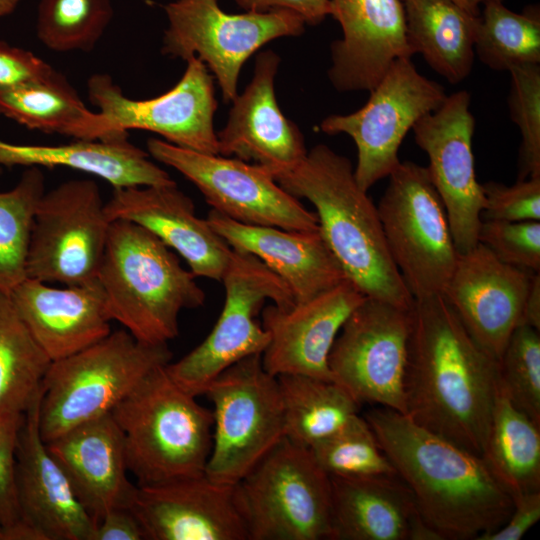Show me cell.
Masks as SVG:
<instances>
[{
    "instance_id": "6da1fadb",
    "label": "cell",
    "mask_w": 540,
    "mask_h": 540,
    "mask_svg": "<svg viewBox=\"0 0 540 540\" xmlns=\"http://www.w3.org/2000/svg\"><path fill=\"white\" fill-rule=\"evenodd\" d=\"M497 381L498 361L442 295L414 299L404 377L409 419L481 456Z\"/></svg>"
},
{
    "instance_id": "7a4b0ae2",
    "label": "cell",
    "mask_w": 540,
    "mask_h": 540,
    "mask_svg": "<svg viewBox=\"0 0 540 540\" xmlns=\"http://www.w3.org/2000/svg\"><path fill=\"white\" fill-rule=\"evenodd\" d=\"M363 417L442 540H482L507 521L514 501L481 456L390 408Z\"/></svg>"
},
{
    "instance_id": "3957f363",
    "label": "cell",
    "mask_w": 540,
    "mask_h": 540,
    "mask_svg": "<svg viewBox=\"0 0 540 540\" xmlns=\"http://www.w3.org/2000/svg\"><path fill=\"white\" fill-rule=\"evenodd\" d=\"M272 177L315 207L319 231L351 283L366 297L411 308L414 298L390 256L377 206L347 157L319 144Z\"/></svg>"
},
{
    "instance_id": "277c9868",
    "label": "cell",
    "mask_w": 540,
    "mask_h": 540,
    "mask_svg": "<svg viewBox=\"0 0 540 540\" xmlns=\"http://www.w3.org/2000/svg\"><path fill=\"white\" fill-rule=\"evenodd\" d=\"M177 255L145 228L113 220L97 274L108 314L138 341L168 344L183 309L200 307L205 293Z\"/></svg>"
},
{
    "instance_id": "5b68a950",
    "label": "cell",
    "mask_w": 540,
    "mask_h": 540,
    "mask_svg": "<svg viewBox=\"0 0 540 540\" xmlns=\"http://www.w3.org/2000/svg\"><path fill=\"white\" fill-rule=\"evenodd\" d=\"M111 414L137 485L205 473L212 449V411L182 389L166 365L153 370Z\"/></svg>"
},
{
    "instance_id": "8992f818",
    "label": "cell",
    "mask_w": 540,
    "mask_h": 540,
    "mask_svg": "<svg viewBox=\"0 0 540 540\" xmlns=\"http://www.w3.org/2000/svg\"><path fill=\"white\" fill-rule=\"evenodd\" d=\"M171 359L167 344H147L121 329L51 362L39 408L42 439L47 443L111 413L153 370Z\"/></svg>"
},
{
    "instance_id": "52a82bcc",
    "label": "cell",
    "mask_w": 540,
    "mask_h": 540,
    "mask_svg": "<svg viewBox=\"0 0 540 540\" xmlns=\"http://www.w3.org/2000/svg\"><path fill=\"white\" fill-rule=\"evenodd\" d=\"M237 491L249 540H332L330 477L310 448L282 439Z\"/></svg>"
},
{
    "instance_id": "ba28073f",
    "label": "cell",
    "mask_w": 540,
    "mask_h": 540,
    "mask_svg": "<svg viewBox=\"0 0 540 540\" xmlns=\"http://www.w3.org/2000/svg\"><path fill=\"white\" fill-rule=\"evenodd\" d=\"M203 395L213 405L212 449L205 474L237 484L285 438L277 377L256 354L224 370Z\"/></svg>"
},
{
    "instance_id": "9c48e42d",
    "label": "cell",
    "mask_w": 540,
    "mask_h": 540,
    "mask_svg": "<svg viewBox=\"0 0 540 540\" xmlns=\"http://www.w3.org/2000/svg\"><path fill=\"white\" fill-rule=\"evenodd\" d=\"M388 177L377 209L390 256L414 299L442 295L458 251L427 167L400 162Z\"/></svg>"
},
{
    "instance_id": "30bf717a",
    "label": "cell",
    "mask_w": 540,
    "mask_h": 540,
    "mask_svg": "<svg viewBox=\"0 0 540 540\" xmlns=\"http://www.w3.org/2000/svg\"><path fill=\"white\" fill-rule=\"evenodd\" d=\"M221 281L225 302L213 329L192 351L166 365L170 377L196 397L231 365L266 349L269 335L255 317L267 299L279 308L295 304L284 281L250 253L232 249Z\"/></svg>"
},
{
    "instance_id": "8fae6325",
    "label": "cell",
    "mask_w": 540,
    "mask_h": 540,
    "mask_svg": "<svg viewBox=\"0 0 540 540\" xmlns=\"http://www.w3.org/2000/svg\"><path fill=\"white\" fill-rule=\"evenodd\" d=\"M165 12L168 28L162 52L201 60L214 74L225 102L237 96L240 70L254 52L274 39L301 35L305 26L290 10L228 14L217 0H175Z\"/></svg>"
},
{
    "instance_id": "7c38bea8",
    "label": "cell",
    "mask_w": 540,
    "mask_h": 540,
    "mask_svg": "<svg viewBox=\"0 0 540 540\" xmlns=\"http://www.w3.org/2000/svg\"><path fill=\"white\" fill-rule=\"evenodd\" d=\"M369 92L368 101L357 111L327 116L319 125L326 134L344 133L353 139L357 148L355 179L367 192L398 166L406 134L447 96L444 87L422 75L411 58L395 60Z\"/></svg>"
},
{
    "instance_id": "4fadbf2b",
    "label": "cell",
    "mask_w": 540,
    "mask_h": 540,
    "mask_svg": "<svg viewBox=\"0 0 540 540\" xmlns=\"http://www.w3.org/2000/svg\"><path fill=\"white\" fill-rule=\"evenodd\" d=\"M111 223L91 179L68 180L45 191L34 214L27 278L61 285L97 279Z\"/></svg>"
},
{
    "instance_id": "5bb4252c",
    "label": "cell",
    "mask_w": 540,
    "mask_h": 540,
    "mask_svg": "<svg viewBox=\"0 0 540 540\" xmlns=\"http://www.w3.org/2000/svg\"><path fill=\"white\" fill-rule=\"evenodd\" d=\"M148 154L191 181L217 212L244 224L318 230L316 214L285 191L260 165L201 153L165 140L147 141Z\"/></svg>"
},
{
    "instance_id": "9a60e30c",
    "label": "cell",
    "mask_w": 540,
    "mask_h": 540,
    "mask_svg": "<svg viewBox=\"0 0 540 540\" xmlns=\"http://www.w3.org/2000/svg\"><path fill=\"white\" fill-rule=\"evenodd\" d=\"M410 309L366 297L343 324L329 354L333 381L361 405L405 415Z\"/></svg>"
},
{
    "instance_id": "2e32d148",
    "label": "cell",
    "mask_w": 540,
    "mask_h": 540,
    "mask_svg": "<svg viewBox=\"0 0 540 540\" xmlns=\"http://www.w3.org/2000/svg\"><path fill=\"white\" fill-rule=\"evenodd\" d=\"M186 61L181 79L160 96L131 99L109 75L94 74L87 82L89 100L122 131L146 130L178 147L218 155L213 122L217 109L213 78L197 57Z\"/></svg>"
},
{
    "instance_id": "e0dca14e",
    "label": "cell",
    "mask_w": 540,
    "mask_h": 540,
    "mask_svg": "<svg viewBox=\"0 0 540 540\" xmlns=\"http://www.w3.org/2000/svg\"><path fill=\"white\" fill-rule=\"evenodd\" d=\"M470 104L466 90L454 92L412 128L415 143L428 156L427 170L443 202L458 253L477 245L484 205L475 174V119Z\"/></svg>"
},
{
    "instance_id": "ac0fdd59",
    "label": "cell",
    "mask_w": 540,
    "mask_h": 540,
    "mask_svg": "<svg viewBox=\"0 0 540 540\" xmlns=\"http://www.w3.org/2000/svg\"><path fill=\"white\" fill-rule=\"evenodd\" d=\"M129 508L148 540H249L237 484L205 473L137 485Z\"/></svg>"
},
{
    "instance_id": "d6986e66",
    "label": "cell",
    "mask_w": 540,
    "mask_h": 540,
    "mask_svg": "<svg viewBox=\"0 0 540 540\" xmlns=\"http://www.w3.org/2000/svg\"><path fill=\"white\" fill-rule=\"evenodd\" d=\"M43 388L24 412L16 452L20 540H94L96 521L49 452L39 428Z\"/></svg>"
},
{
    "instance_id": "ffe728a7",
    "label": "cell",
    "mask_w": 540,
    "mask_h": 540,
    "mask_svg": "<svg viewBox=\"0 0 540 540\" xmlns=\"http://www.w3.org/2000/svg\"><path fill=\"white\" fill-rule=\"evenodd\" d=\"M533 274L504 263L479 242L458 253L442 296L474 340L497 361L520 324Z\"/></svg>"
},
{
    "instance_id": "44dd1931",
    "label": "cell",
    "mask_w": 540,
    "mask_h": 540,
    "mask_svg": "<svg viewBox=\"0 0 540 540\" xmlns=\"http://www.w3.org/2000/svg\"><path fill=\"white\" fill-rule=\"evenodd\" d=\"M366 296L349 280L289 308L262 311L269 343L261 354L272 375L303 374L333 381L328 359L347 318Z\"/></svg>"
},
{
    "instance_id": "7402d4cb",
    "label": "cell",
    "mask_w": 540,
    "mask_h": 540,
    "mask_svg": "<svg viewBox=\"0 0 540 540\" xmlns=\"http://www.w3.org/2000/svg\"><path fill=\"white\" fill-rule=\"evenodd\" d=\"M111 221H131L179 254L196 277L221 281L232 252L176 183L114 188L105 203Z\"/></svg>"
},
{
    "instance_id": "603a6c76",
    "label": "cell",
    "mask_w": 540,
    "mask_h": 540,
    "mask_svg": "<svg viewBox=\"0 0 540 540\" xmlns=\"http://www.w3.org/2000/svg\"><path fill=\"white\" fill-rule=\"evenodd\" d=\"M279 62L272 50L257 55L250 83L232 101L227 123L217 133L219 155L253 160L271 176L293 168L307 154L300 129L284 116L275 97Z\"/></svg>"
},
{
    "instance_id": "cb8c5ba5",
    "label": "cell",
    "mask_w": 540,
    "mask_h": 540,
    "mask_svg": "<svg viewBox=\"0 0 540 540\" xmlns=\"http://www.w3.org/2000/svg\"><path fill=\"white\" fill-rule=\"evenodd\" d=\"M330 1L343 33L331 44L328 71L338 91H370L395 60L411 58L402 0Z\"/></svg>"
},
{
    "instance_id": "d4e9b609",
    "label": "cell",
    "mask_w": 540,
    "mask_h": 540,
    "mask_svg": "<svg viewBox=\"0 0 540 540\" xmlns=\"http://www.w3.org/2000/svg\"><path fill=\"white\" fill-rule=\"evenodd\" d=\"M9 297L28 331L52 362L75 354L111 333V318L98 279L54 287L26 278Z\"/></svg>"
},
{
    "instance_id": "484cf974",
    "label": "cell",
    "mask_w": 540,
    "mask_h": 540,
    "mask_svg": "<svg viewBox=\"0 0 540 540\" xmlns=\"http://www.w3.org/2000/svg\"><path fill=\"white\" fill-rule=\"evenodd\" d=\"M207 221L233 250L256 256L279 276L295 303L348 280L319 229L295 231L244 224L214 209Z\"/></svg>"
},
{
    "instance_id": "4316f807",
    "label": "cell",
    "mask_w": 540,
    "mask_h": 540,
    "mask_svg": "<svg viewBox=\"0 0 540 540\" xmlns=\"http://www.w3.org/2000/svg\"><path fill=\"white\" fill-rule=\"evenodd\" d=\"M46 446L96 523L108 511L130 506L137 485L128 479L123 435L111 413L68 430Z\"/></svg>"
},
{
    "instance_id": "83f0119b",
    "label": "cell",
    "mask_w": 540,
    "mask_h": 540,
    "mask_svg": "<svg viewBox=\"0 0 540 540\" xmlns=\"http://www.w3.org/2000/svg\"><path fill=\"white\" fill-rule=\"evenodd\" d=\"M329 477L332 540H442L398 475Z\"/></svg>"
},
{
    "instance_id": "f1b7e54d",
    "label": "cell",
    "mask_w": 540,
    "mask_h": 540,
    "mask_svg": "<svg viewBox=\"0 0 540 540\" xmlns=\"http://www.w3.org/2000/svg\"><path fill=\"white\" fill-rule=\"evenodd\" d=\"M66 167L98 176L113 188L168 185V173L127 139L63 145H21L0 140V167Z\"/></svg>"
},
{
    "instance_id": "f546056e",
    "label": "cell",
    "mask_w": 540,
    "mask_h": 540,
    "mask_svg": "<svg viewBox=\"0 0 540 540\" xmlns=\"http://www.w3.org/2000/svg\"><path fill=\"white\" fill-rule=\"evenodd\" d=\"M0 115L29 128L84 141L127 139L100 112L89 110L58 73L50 78L0 88Z\"/></svg>"
},
{
    "instance_id": "4dcf8cb0",
    "label": "cell",
    "mask_w": 540,
    "mask_h": 540,
    "mask_svg": "<svg viewBox=\"0 0 540 540\" xmlns=\"http://www.w3.org/2000/svg\"><path fill=\"white\" fill-rule=\"evenodd\" d=\"M413 54L455 85L472 71L479 15L453 0H402Z\"/></svg>"
},
{
    "instance_id": "1f68e13d",
    "label": "cell",
    "mask_w": 540,
    "mask_h": 540,
    "mask_svg": "<svg viewBox=\"0 0 540 540\" xmlns=\"http://www.w3.org/2000/svg\"><path fill=\"white\" fill-rule=\"evenodd\" d=\"M481 457L513 501L540 491V425L509 400L499 380Z\"/></svg>"
},
{
    "instance_id": "d6a6232c",
    "label": "cell",
    "mask_w": 540,
    "mask_h": 540,
    "mask_svg": "<svg viewBox=\"0 0 540 540\" xmlns=\"http://www.w3.org/2000/svg\"><path fill=\"white\" fill-rule=\"evenodd\" d=\"M285 438L311 448L358 414L360 404L340 384L303 374L276 376Z\"/></svg>"
},
{
    "instance_id": "836d02e7",
    "label": "cell",
    "mask_w": 540,
    "mask_h": 540,
    "mask_svg": "<svg viewBox=\"0 0 540 540\" xmlns=\"http://www.w3.org/2000/svg\"><path fill=\"white\" fill-rule=\"evenodd\" d=\"M51 362L9 295L0 292V416L27 410L41 390Z\"/></svg>"
},
{
    "instance_id": "e575fe53",
    "label": "cell",
    "mask_w": 540,
    "mask_h": 540,
    "mask_svg": "<svg viewBox=\"0 0 540 540\" xmlns=\"http://www.w3.org/2000/svg\"><path fill=\"white\" fill-rule=\"evenodd\" d=\"M475 55L497 71L540 64L539 6L529 5L516 13L501 1L485 3L477 25Z\"/></svg>"
},
{
    "instance_id": "d590c367",
    "label": "cell",
    "mask_w": 540,
    "mask_h": 540,
    "mask_svg": "<svg viewBox=\"0 0 540 540\" xmlns=\"http://www.w3.org/2000/svg\"><path fill=\"white\" fill-rule=\"evenodd\" d=\"M45 192L39 167H29L15 187L0 192V292L27 278L26 264L37 204Z\"/></svg>"
},
{
    "instance_id": "8d00e7d4",
    "label": "cell",
    "mask_w": 540,
    "mask_h": 540,
    "mask_svg": "<svg viewBox=\"0 0 540 540\" xmlns=\"http://www.w3.org/2000/svg\"><path fill=\"white\" fill-rule=\"evenodd\" d=\"M112 17L111 0H40L37 37L57 52L90 51Z\"/></svg>"
},
{
    "instance_id": "74e56055",
    "label": "cell",
    "mask_w": 540,
    "mask_h": 540,
    "mask_svg": "<svg viewBox=\"0 0 540 540\" xmlns=\"http://www.w3.org/2000/svg\"><path fill=\"white\" fill-rule=\"evenodd\" d=\"M310 450L317 464L329 476L397 475L372 428L359 414Z\"/></svg>"
},
{
    "instance_id": "f35d334b",
    "label": "cell",
    "mask_w": 540,
    "mask_h": 540,
    "mask_svg": "<svg viewBox=\"0 0 540 540\" xmlns=\"http://www.w3.org/2000/svg\"><path fill=\"white\" fill-rule=\"evenodd\" d=\"M540 330L519 324L499 360L498 380L509 400L540 425Z\"/></svg>"
},
{
    "instance_id": "ab89813d",
    "label": "cell",
    "mask_w": 540,
    "mask_h": 540,
    "mask_svg": "<svg viewBox=\"0 0 540 540\" xmlns=\"http://www.w3.org/2000/svg\"><path fill=\"white\" fill-rule=\"evenodd\" d=\"M508 107L521 135L518 179L540 177V64L512 67Z\"/></svg>"
},
{
    "instance_id": "60d3db41",
    "label": "cell",
    "mask_w": 540,
    "mask_h": 540,
    "mask_svg": "<svg viewBox=\"0 0 540 540\" xmlns=\"http://www.w3.org/2000/svg\"><path fill=\"white\" fill-rule=\"evenodd\" d=\"M478 242L504 263L540 272V221L481 220Z\"/></svg>"
},
{
    "instance_id": "b9f144b4",
    "label": "cell",
    "mask_w": 540,
    "mask_h": 540,
    "mask_svg": "<svg viewBox=\"0 0 540 540\" xmlns=\"http://www.w3.org/2000/svg\"><path fill=\"white\" fill-rule=\"evenodd\" d=\"M481 187V220L540 221V177L518 179L512 186L489 181Z\"/></svg>"
},
{
    "instance_id": "7bdbcfd3",
    "label": "cell",
    "mask_w": 540,
    "mask_h": 540,
    "mask_svg": "<svg viewBox=\"0 0 540 540\" xmlns=\"http://www.w3.org/2000/svg\"><path fill=\"white\" fill-rule=\"evenodd\" d=\"M24 413L0 416V528L7 540H19L20 515L16 491V452Z\"/></svg>"
},
{
    "instance_id": "ee69618b",
    "label": "cell",
    "mask_w": 540,
    "mask_h": 540,
    "mask_svg": "<svg viewBox=\"0 0 540 540\" xmlns=\"http://www.w3.org/2000/svg\"><path fill=\"white\" fill-rule=\"evenodd\" d=\"M56 73L32 52L0 41V88L44 80Z\"/></svg>"
},
{
    "instance_id": "f6af8a7d",
    "label": "cell",
    "mask_w": 540,
    "mask_h": 540,
    "mask_svg": "<svg viewBox=\"0 0 540 540\" xmlns=\"http://www.w3.org/2000/svg\"><path fill=\"white\" fill-rule=\"evenodd\" d=\"M540 519V491L514 499L513 510L507 521L482 540H520Z\"/></svg>"
},
{
    "instance_id": "bcb514c9",
    "label": "cell",
    "mask_w": 540,
    "mask_h": 540,
    "mask_svg": "<svg viewBox=\"0 0 540 540\" xmlns=\"http://www.w3.org/2000/svg\"><path fill=\"white\" fill-rule=\"evenodd\" d=\"M247 11L267 12L275 9H286L299 14L305 24L317 25L326 16L331 15L330 0H235Z\"/></svg>"
},
{
    "instance_id": "7dc6e473",
    "label": "cell",
    "mask_w": 540,
    "mask_h": 540,
    "mask_svg": "<svg viewBox=\"0 0 540 540\" xmlns=\"http://www.w3.org/2000/svg\"><path fill=\"white\" fill-rule=\"evenodd\" d=\"M144 532L129 507L114 508L96 523L94 540H143Z\"/></svg>"
},
{
    "instance_id": "c3c4849f",
    "label": "cell",
    "mask_w": 540,
    "mask_h": 540,
    "mask_svg": "<svg viewBox=\"0 0 540 540\" xmlns=\"http://www.w3.org/2000/svg\"><path fill=\"white\" fill-rule=\"evenodd\" d=\"M520 324L540 330V272L534 273L526 296Z\"/></svg>"
},
{
    "instance_id": "681fc988",
    "label": "cell",
    "mask_w": 540,
    "mask_h": 540,
    "mask_svg": "<svg viewBox=\"0 0 540 540\" xmlns=\"http://www.w3.org/2000/svg\"><path fill=\"white\" fill-rule=\"evenodd\" d=\"M453 1L456 2L458 5H460L461 7H463L464 9H466L468 12L474 15H479L481 12L480 7L483 6L485 3L491 2V1L503 2L504 0H453Z\"/></svg>"
},
{
    "instance_id": "f907efd6",
    "label": "cell",
    "mask_w": 540,
    "mask_h": 540,
    "mask_svg": "<svg viewBox=\"0 0 540 540\" xmlns=\"http://www.w3.org/2000/svg\"><path fill=\"white\" fill-rule=\"evenodd\" d=\"M20 0H0V18L11 14Z\"/></svg>"
},
{
    "instance_id": "816d5d0a",
    "label": "cell",
    "mask_w": 540,
    "mask_h": 540,
    "mask_svg": "<svg viewBox=\"0 0 540 540\" xmlns=\"http://www.w3.org/2000/svg\"><path fill=\"white\" fill-rule=\"evenodd\" d=\"M0 540H7V536L2 528H0Z\"/></svg>"
}]
</instances>
